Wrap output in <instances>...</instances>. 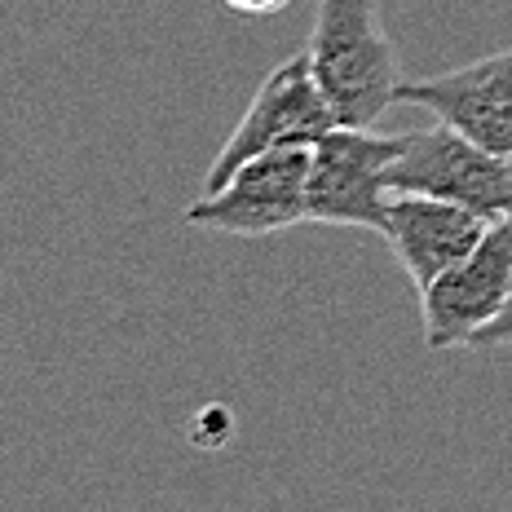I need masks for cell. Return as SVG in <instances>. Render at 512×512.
I'll list each match as a JSON object with an SVG mask.
<instances>
[{
  "label": "cell",
  "instance_id": "obj_1",
  "mask_svg": "<svg viewBox=\"0 0 512 512\" xmlns=\"http://www.w3.org/2000/svg\"><path fill=\"white\" fill-rule=\"evenodd\" d=\"M305 58L336 124L376 128L398 106L402 62L384 31L380 0H318Z\"/></svg>",
  "mask_w": 512,
  "mask_h": 512
},
{
  "label": "cell",
  "instance_id": "obj_7",
  "mask_svg": "<svg viewBox=\"0 0 512 512\" xmlns=\"http://www.w3.org/2000/svg\"><path fill=\"white\" fill-rule=\"evenodd\" d=\"M398 106L429 111L468 142L512 159V49L486 53L429 80H402Z\"/></svg>",
  "mask_w": 512,
  "mask_h": 512
},
{
  "label": "cell",
  "instance_id": "obj_6",
  "mask_svg": "<svg viewBox=\"0 0 512 512\" xmlns=\"http://www.w3.org/2000/svg\"><path fill=\"white\" fill-rule=\"evenodd\" d=\"M512 296V217L490 221L477 248L420 292L424 349H464Z\"/></svg>",
  "mask_w": 512,
  "mask_h": 512
},
{
  "label": "cell",
  "instance_id": "obj_4",
  "mask_svg": "<svg viewBox=\"0 0 512 512\" xmlns=\"http://www.w3.org/2000/svg\"><path fill=\"white\" fill-rule=\"evenodd\" d=\"M305 186H309V146H283L239 164L217 190L199 195L181 212L190 230L239 234L265 239L305 221Z\"/></svg>",
  "mask_w": 512,
  "mask_h": 512
},
{
  "label": "cell",
  "instance_id": "obj_10",
  "mask_svg": "<svg viewBox=\"0 0 512 512\" xmlns=\"http://www.w3.org/2000/svg\"><path fill=\"white\" fill-rule=\"evenodd\" d=\"M226 9H234V14H243V18H274V14H283L292 0H221Z\"/></svg>",
  "mask_w": 512,
  "mask_h": 512
},
{
  "label": "cell",
  "instance_id": "obj_5",
  "mask_svg": "<svg viewBox=\"0 0 512 512\" xmlns=\"http://www.w3.org/2000/svg\"><path fill=\"white\" fill-rule=\"evenodd\" d=\"M327 128H336V120H332V111H327V102H323V93H318L314 76H309V58L301 49V53H292L287 62H279L270 76L256 84L248 111L239 115V124H234V133L226 137V146L212 155L199 195L217 190L234 168L248 164V159H256V155H265V151H283V146H314Z\"/></svg>",
  "mask_w": 512,
  "mask_h": 512
},
{
  "label": "cell",
  "instance_id": "obj_9",
  "mask_svg": "<svg viewBox=\"0 0 512 512\" xmlns=\"http://www.w3.org/2000/svg\"><path fill=\"white\" fill-rule=\"evenodd\" d=\"M504 345H512V296L504 301V309H499V314L482 327V332L473 336V349H504Z\"/></svg>",
  "mask_w": 512,
  "mask_h": 512
},
{
  "label": "cell",
  "instance_id": "obj_2",
  "mask_svg": "<svg viewBox=\"0 0 512 512\" xmlns=\"http://www.w3.org/2000/svg\"><path fill=\"white\" fill-rule=\"evenodd\" d=\"M389 195H429L460 204L486 221L512 217V159L468 142L451 124L402 133L389 164Z\"/></svg>",
  "mask_w": 512,
  "mask_h": 512
},
{
  "label": "cell",
  "instance_id": "obj_8",
  "mask_svg": "<svg viewBox=\"0 0 512 512\" xmlns=\"http://www.w3.org/2000/svg\"><path fill=\"white\" fill-rule=\"evenodd\" d=\"M486 226H490L486 217H477V212H468L460 204H446V199L389 195L380 239L389 243V252L398 256L402 274L411 279L415 296H420L433 279H442L455 261H464L477 248Z\"/></svg>",
  "mask_w": 512,
  "mask_h": 512
},
{
  "label": "cell",
  "instance_id": "obj_3",
  "mask_svg": "<svg viewBox=\"0 0 512 512\" xmlns=\"http://www.w3.org/2000/svg\"><path fill=\"white\" fill-rule=\"evenodd\" d=\"M398 137H384L376 128H327L309 146V186H305V221L345 230L384 226L389 204V164L398 155Z\"/></svg>",
  "mask_w": 512,
  "mask_h": 512
}]
</instances>
